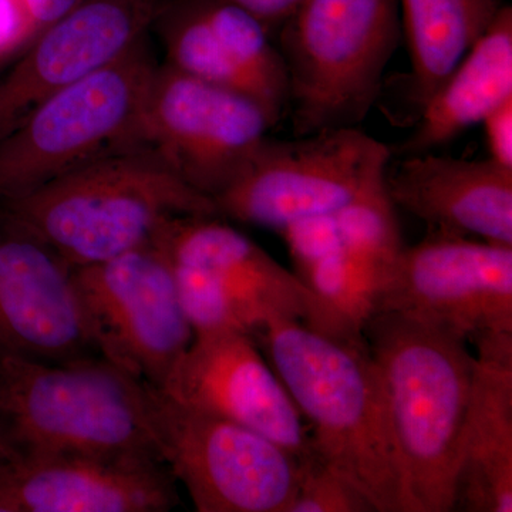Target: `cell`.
Masks as SVG:
<instances>
[{"mask_svg":"<svg viewBox=\"0 0 512 512\" xmlns=\"http://www.w3.org/2000/svg\"><path fill=\"white\" fill-rule=\"evenodd\" d=\"M311 431L313 453L376 512H406L382 377L366 340L325 335L299 320L252 333Z\"/></svg>","mask_w":512,"mask_h":512,"instance_id":"obj_1","label":"cell"},{"mask_svg":"<svg viewBox=\"0 0 512 512\" xmlns=\"http://www.w3.org/2000/svg\"><path fill=\"white\" fill-rule=\"evenodd\" d=\"M161 390L268 437L299 460L313 453L308 424L251 333L195 335Z\"/></svg>","mask_w":512,"mask_h":512,"instance_id":"obj_12","label":"cell"},{"mask_svg":"<svg viewBox=\"0 0 512 512\" xmlns=\"http://www.w3.org/2000/svg\"><path fill=\"white\" fill-rule=\"evenodd\" d=\"M0 214L42 239L73 268L150 242L174 217H220L211 198L146 146L111 154L0 204Z\"/></svg>","mask_w":512,"mask_h":512,"instance_id":"obj_3","label":"cell"},{"mask_svg":"<svg viewBox=\"0 0 512 512\" xmlns=\"http://www.w3.org/2000/svg\"><path fill=\"white\" fill-rule=\"evenodd\" d=\"M376 312L426 323L476 349L512 340V247L434 231L404 248Z\"/></svg>","mask_w":512,"mask_h":512,"instance_id":"obj_10","label":"cell"},{"mask_svg":"<svg viewBox=\"0 0 512 512\" xmlns=\"http://www.w3.org/2000/svg\"><path fill=\"white\" fill-rule=\"evenodd\" d=\"M285 241L299 275L323 256L342 247L336 214L318 215L292 222L278 232Z\"/></svg>","mask_w":512,"mask_h":512,"instance_id":"obj_25","label":"cell"},{"mask_svg":"<svg viewBox=\"0 0 512 512\" xmlns=\"http://www.w3.org/2000/svg\"><path fill=\"white\" fill-rule=\"evenodd\" d=\"M73 269L0 214V353L52 363L99 356Z\"/></svg>","mask_w":512,"mask_h":512,"instance_id":"obj_15","label":"cell"},{"mask_svg":"<svg viewBox=\"0 0 512 512\" xmlns=\"http://www.w3.org/2000/svg\"><path fill=\"white\" fill-rule=\"evenodd\" d=\"M386 187L396 207L433 231L512 247V170L490 158L403 156L387 167Z\"/></svg>","mask_w":512,"mask_h":512,"instance_id":"obj_18","label":"cell"},{"mask_svg":"<svg viewBox=\"0 0 512 512\" xmlns=\"http://www.w3.org/2000/svg\"><path fill=\"white\" fill-rule=\"evenodd\" d=\"M163 0H83L0 76V140L70 84L148 37Z\"/></svg>","mask_w":512,"mask_h":512,"instance_id":"obj_14","label":"cell"},{"mask_svg":"<svg viewBox=\"0 0 512 512\" xmlns=\"http://www.w3.org/2000/svg\"><path fill=\"white\" fill-rule=\"evenodd\" d=\"M180 503L163 461L144 457H0V512H167Z\"/></svg>","mask_w":512,"mask_h":512,"instance_id":"obj_16","label":"cell"},{"mask_svg":"<svg viewBox=\"0 0 512 512\" xmlns=\"http://www.w3.org/2000/svg\"><path fill=\"white\" fill-rule=\"evenodd\" d=\"M488 158L512 170V99L491 111L483 120Z\"/></svg>","mask_w":512,"mask_h":512,"instance_id":"obj_26","label":"cell"},{"mask_svg":"<svg viewBox=\"0 0 512 512\" xmlns=\"http://www.w3.org/2000/svg\"><path fill=\"white\" fill-rule=\"evenodd\" d=\"M272 127L248 97L158 64L144 109V144L192 190L214 201Z\"/></svg>","mask_w":512,"mask_h":512,"instance_id":"obj_11","label":"cell"},{"mask_svg":"<svg viewBox=\"0 0 512 512\" xmlns=\"http://www.w3.org/2000/svg\"><path fill=\"white\" fill-rule=\"evenodd\" d=\"M409 50L414 110L436 92L491 25L501 0H397Z\"/></svg>","mask_w":512,"mask_h":512,"instance_id":"obj_21","label":"cell"},{"mask_svg":"<svg viewBox=\"0 0 512 512\" xmlns=\"http://www.w3.org/2000/svg\"><path fill=\"white\" fill-rule=\"evenodd\" d=\"M171 264L210 276L244 312L251 335L271 320H299L319 329L315 299L301 279L220 217L165 221L150 239Z\"/></svg>","mask_w":512,"mask_h":512,"instance_id":"obj_17","label":"cell"},{"mask_svg":"<svg viewBox=\"0 0 512 512\" xmlns=\"http://www.w3.org/2000/svg\"><path fill=\"white\" fill-rule=\"evenodd\" d=\"M453 511H512V363L476 356Z\"/></svg>","mask_w":512,"mask_h":512,"instance_id":"obj_20","label":"cell"},{"mask_svg":"<svg viewBox=\"0 0 512 512\" xmlns=\"http://www.w3.org/2000/svg\"><path fill=\"white\" fill-rule=\"evenodd\" d=\"M276 33L296 137L359 126L403 37L397 0H306Z\"/></svg>","mask_w":512,"mask_h":512,"instance_id":"obj_5","label":"cell"},{"mask_svg":"<svg viewBox=\"0 0 512 512\" xmlns=\"http://www.w3.org/2000/svg\"><path fill=\"white\" fill-rule=\"evenodd\" d=\"M99 356L164 389L194 340L167 259L151 242L100 264L73 269Z\"/></svg>","mask_w":512,"mask_h":512,"instance_id":"obj_9","label":"cell"},{"mask_svg":"<svg viewBox=\"0 0 512 512\" xmlns=\"http://www.w3.org/2000/svg\"><path fill=\"white\" fill-rule=\"evenodd\" d=\"M288 512H376L365 495L312 453L299 463L298 484Z\"/></svg>","mask_w":512,"mask_h":512,"instance_id":"obj_24","label":"cell"},{"mask_svg":"<svg viewBox=\"0 0 512 512\" xmlns=\"http://www.w3.org/2000/svg\"><path fill=\"white\" fill-rule=\"evenodd\" d=\"M511 99L512 9L503 5L483 35L417 111L416 126L396 153L413 156L446 146Z\"/></svg>","mask_w":512,"mask_h":512,"instance_id":"obj_19","label":"cell"},{"mask_svg":"<svg viewBox=\"0 0 512 512\" xmlns=\"http://www.w3.org/2000/svg\"><path fill=\"white\" fill-rule=\"evenodd\" d=\"M83 0H0V76Z\"/></svg>","mask_w":512,"mask_h":512,"instance_id":"obj_23","label":"cell"},{"mask_svg":"<svg viewBox=\"0 0 512 512\" xmlns=\"http://www.w3.org/2000/svg\"><path fill=\"white\" fill-rule=\"evenodd\" d=\"M247 10L258 19L269 32H276L285 20L292 16L306 0H227Z\"/></svg>","mask_w":512,"mask_h":512,"instance_id":"obj_27","label":"cell"},{"mask_svg":"<svg viewBox=\"0 0 512 512\" xmlns=\"http://www.w3.org/2000/svg\"><path fill=\"white\" fill-rule=\"evenodd\" d=\"M8 454V447H6L5 441H3L2 436H0V457L8 456Z\"/></svg>","mask_w":512,"mask_h":512,"instance_id":"obj_28","label":"cell"},{"mask_svg":"<svg viewBox=\"0 0 512 512\" xmlns=\"http://www.w3.org/2000/svg\"><path fill=\"white\" fill-rule=\"evenodd\" d=\"M158 63L148 37L86 74L0 140V204L111 154L144 147Z\"/></svg>","mask_w":512,"mask_h":512,"instance_id":"obj_6","label":"cell"},{"mask_svg":"<svg viewBox=\"0 0 512 512\" xmlns=\"http://www.w3.org/2000/svg\"><path fill=\"white\" fill-rule=\"evenodd\" d=\"M0 436L15 456L161 460L134 377L101 356L52 363L0 353Z\"/></svg>","mask_w":512,"mask_h":512,"instance_id":"obj_4","label":"cell"},{"mask_svg":"<svg viewBox=\"0 0 512 512\" xmlns=\"http://www.w3.org/2000/svg\"><path fill=\"white\" fill-rule=\"evenodd\" d=\"M396 208L383 173L336 214L343 247L379 275L383 288L406 248Z\"/></svg>","mask_w":512,"mask_h":512,"instance_id":"obj_22","label":"cell"},{"mask_svg":"<svg viewBox=\"0 0 512 512\" xmlns=\"http://www.w3.org/2000/svg\"><path fill=\"white\" fill-rule=\"evenodd\" d=\"M153 28L167 64L255 101L274 126L288 109V77L271 32L227 0L165 3Z\"/></svg>","mask_w":512,"mask_h":512,"instance_id":"obj_13","label":"cell"},{"mask_svg":"<svg viewBox=\"0 0 512 512\" xmlns=\"http://www.w3.org/2000/svg\"><path fill=\"white\" fill-rule=\"evenodd\" d=\"M134 382L141 421L195 510L288 512L298 484V457L248 427Z\"/></svg>","mask_w":512,"mask_h":512,"instance_id":"obj_7","label":"cell"},{"mask_svg":"<svg viewBox=\"0 0 512 512\" xmlns=\"http://www.w3.org/2000/svg\"><path fill=\"white\" fill-rule=\"evenodd\" d=\"M393 153L357 127L295 140L266 137L214 198L220 218L279 232L292 222L338 214L386 173Z\"/></svg>","mask_w":512,"mask_h":512,"instance_id":"obj_8","label":"cell"},{"mask_svg":"<svg viewBox=\"0 0 512 512\" xmlns=\"http://www.w3.org/2000/svg\"><path fill=\"white\" fill-rule=\"evenodd\" d=\"M365 340L382 377L406 512L453 511L476 356L466 340L396 313L376 312Z\"/></svg>","mask_w":512,"mask_h":512,"instance_id":"obj_2","label":"cell"}]
</instances>
